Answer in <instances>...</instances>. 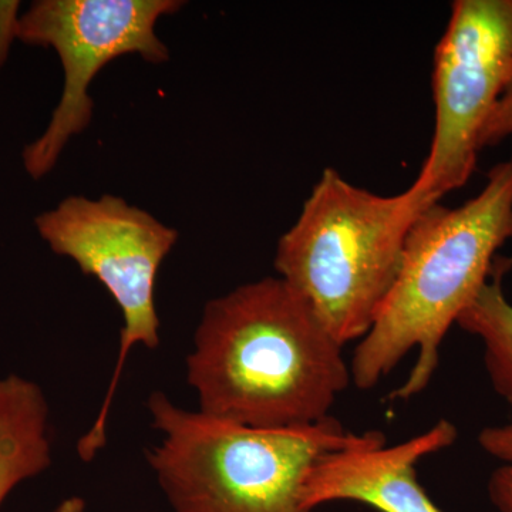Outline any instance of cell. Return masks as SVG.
<instances>
[{"label": "cell", "mask_w": 512, "mask_h": 512, "mask_svg": "<svg viewBox=\"0 0 512 512\" xmlns=\"http://www.w3.org/2000/svg\"><path fill=\"white\" fill-rule=\"evenodd\" d=\"M343 348L282 278L205 305L188 356L200 412L255 429L312 426L352 384Z\"/></svg>", "instance_id": "1"}, {"label": "cell", "mask_w": 512, "mask_h": 512, "mask_svg": "<svg viewBox=\"0 0 512 512\" xmlns=\"http://www.w3.org/2000/svg\"><path fill=\"white\" fill-rule=\"evenodd\" d=\"M512 239V160L495 165L476 197L457 208L421 211L404 242L396 281L350 360L352 384L370 390L417 350L392 399L423 393L436 375L448 330L493 274Z\"/></svg>", "instance_id": "2"}, {"label": "cell", "mask_w": 512, "mask_h": 512, "mask_svg": "<svg viewBox=\"0 0 512 512\" xmlns=\"http://www.w3.org/2000/svg\"><path fill=\"white\" fill-rule=\"evenodd\" d=\"M430 205L412 185L379 195L326 168L279 239L276 272L340 345L363 339L396 281L407 234Z\"/></svg>", "instance_id": "3"}, {"label": "cell", "mask_w": 512, "mask_h": 512, "mask_svg": "<svg viewBox=\"0 0 512 512\" xmlns=\"http://www.w3.org/2000/svg\"><path fill=\"white\" fill-rule=\"evenodd\" d=\"M163 440L147 458L174 512H316L302 487L323 454L352 444L340 421L291 429H255L148 399Z\"/></svg>", "instance_id": "4"}, {"label": "cell", "mask_w": 512, "mask_h": 512, "mask_svg": "<svg viewBox=\"0 0 512 512\" xmlns=\"http://www.w3.org/2000/svg\"><path fill=\"white\" fill-rule=\"evenodd\" d=\"M40 237L55 254L73 259L110 292L123 313L120 352L99 416L77 443L83 461H92L106 444V426L114 394L133 346L160 345L156 281L178 232L153 215L114 195L90 200L76 195L35 220Z\"/></svg>", "instance_id": "5"}, {"label": "cell", "mask_w": 512, "mask_h": 512, "mask_svg": "<svg viewBox=\"0 0 512 512\" xmlns=\"http://www.w3.org/2000/svg\"><path fill=\"white\" fill-rule=\"evenodd\" d=\"M183 5L180 0H40L16 19L15 36L29 45L53 47L64 72L62 99L49 126L23 150L30 177H45L70 138L92 123L89 87L104 66L124 55L154 64L170 59L156 25Z\"/></svg>", "instance_id": "6"}, {"label": "cell", "mask_w": 512, "mask_h": 512, "mask_svg": "<svg viewBox=\"0 0 512 512\" xmlns=\"http://www.w3.org/2000/svg\"><path fill=\"white\" fill-rule=\"evenodd\" d=\"M512 77V0H456L434 53L436 124L412 184L436 204L470 180L481 131Z\"/></svg>", "instance_id": "7"}, {"label": "cell", "mask_w": 512, "mask_h": 512, "mask_svg": "<svg viewBox=\"0 0 512 512\" xmlns=\"http://www.w3.org/2000/svg\"><path fill=\"white\" fill-rule=\"evenodd\" d=\"M457 427L441 419L429 430L387 446L380 431L359 434L349 446L323 454L313 464L302 487L308 510L336 501L365 504L379 512H443L417 478L424 457L453 446Z\"/></svg>", "instance_id": "8"}, {"label": "cell", "mask_w": 512, "mask_h": 512, "mask_svg": "<svg viewBox=\"0 0 512 512\" xmlns=\"http://www.w3.org/2000/svg\"><path fill=\"white\" fill-rule=\"evenodd\" d=\"M49 407L36 383L0 379V507L13 488L52 463Z\"/></svg>", "instance_id": "9"}, {"label": "cell", "mask_w": 512, "mask_h": 512, "mask_svg": "<svg viewBox=\"0 0 512 512\" xmlns=\"http://www.w3.org/2000/svg\"><path fill=\"white\" fill-rule=\"evenodd\" d=\"M511 261L497 258L493 274L457 325L484 346V365L495 392L512 410V303L505 296L503 278Z\"/></svg>", "instance_id": "10"}, {"label": "cell", "mask_w": 512, "mask_h": 512, "mask_svg": "<svg viewBox=\"0 0 512 512\" xmlns=\"http://www.w3.org/2000/svg\"><path fill=\"white\" fill-rule=\"evenodd\" d=\"M504 141L512 143V77L481 131L478 147L481 151L484 148L498 146Z\"/></svg>", "instance_id": "11"}, {"label": "cell", "mask_w": 512, "mask_h": 512, "mask_svg": "<svg viewBox=\"0 0 512 512\" xmlns=\"http://www.w3.org/2000/svg\"><path fill=\"white\" fill-rule=\"evenodd\" d=\"M488 497L500 512H512V461L491 474L488 480Z\"/></svg>", "instance_id": "12"}, {"label": "cell", "mask_w": 512, "mask_h": 512, "mask_svg": "<svg viewBox=\"0 0 512 512\" xmlns=\"http://www.w3.org/2000/svg\"><path fill=\"white\" fill-rule=\"evenodd\" d=\"M478 443L490 456L503 463L512 461V423L507 426L487 427L478 436Z\"/></svg>", "instance_id": "13"}, {"label": "cell", "mask_w": 512, "mask_h": 512, "mask_svg": "<svg viewBox=\"0 0 512 512\" xmlns=\"http://www.w3.org/2000/svg\"><path fill=\"white\" fill-rule=\"evenodd\" d=\"M86 511V504L83 498L70 497L63 500L62 503L57 505L53 512H84Z\"/></svg>", "instance_id": "14"}]
</instances>
